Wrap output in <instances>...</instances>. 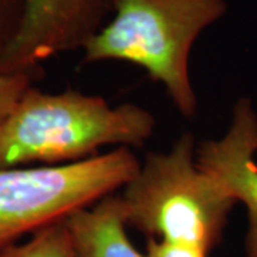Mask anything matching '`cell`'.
<instances>
[{
  "label": "cell",
  "mask_w": 257,
  "mask_h": 257,
  "mask_svg": "<svg viewBox=\"0 0 257 257\" xmlns=\"http://www.w3.org/2000/svg\"><path fill=\"white\" fill-rule=\"evenodd\" d=\"M155 126V116L135 103L113 107L100 96L32 86L0 121V169L70 165L104 146L142 147Z\"/></svg>",
  "instance_id": "6da1fadb"
},
{
  "label": "cell",
  "mask_w": 257,
  "mask_h": 257,
  "mask_svg": "<svg viewBox=\"0 0 257 257\" xmlns=\"http://www.w3.org/2000/svg\"><path fill=\"white\" fill-rule=\"evenodd\" d=\"M229 9L227 0H116L107 23L83 47V62L140 66L186 119L199 101L189 74L196 40Z\"/></svg>",
  "instance_id": "7a4b0ae2"
},
{
  "label": "cell",
  "mask_w": 257,
  "mask_h": 257,
  "mask_svg": "<svg viewBox=\"0 0 257 257\" xmlns=\"http://www.w3.org/2000/svg\"><path fill=\"white\" fill-rule=\"evenodd\" d=\"M196 139L183 133L169 152H150L120 200L126 223L149 239L192 244L210 253L237 200L196 162Z\"/></svg>",
  "instance_id": "3957f363"
},
{
  "label": "cell",
  "mask_w": 257,
  "mask_h": 257,
  "mask_svg": "<svg viewBox=\"0 0 257 257\" xmlns=\"http://www.w3.org/2000/svg\"><path fill=\"white\" fill-rule=\"evenodd\" d=\"M139 167L116 147L70 165L0 169V250L123 189Z\"/></svg>",
  "instance_id": "277c9868"
},
{
  "label": "cell",
  "mask_w": 257,
  "mask_h": 257,
  "mask_svg": "<svg viewBox=\"0 0 257 257\" xmlns=\"http://www.w3.org/2000/svg\"><path fill=\"white\" fill-rule=\"evenodd\" d=\"M116 0H29L18 36L0 60V74L42 72V64L84 45L110 19Z\"/></svg>",
  "instance_id": "5b68a950"
},
{
  "label": "cell",
  "mask_w": 257,
  "mask_h": 257,
  "mask_svg": "<svg viewBox=\"0 0 257 257\" xmlns=\"http://www.w3.org/2000/svg\"><path fill=\"white\" fill-rule=\"evenodd\" d=\"M257 111L248 97L234 103L231 121L219 139L202 142L196 162L226 186L247 210L246 257H257Z\"/></svg>",
  "instance_id": "8992f818"
},
{
  "label": "cell",
  "mask_w": 257,
  "mask_h": 257,
  "mask_svg": "<svg viewBox=\"0 0 257 257\" xmlns=\"http://www.w3.org/2000/svg\"><path fill=\"white\" fill-rule=\"evenodd\" d=\"M77 257H145L128 239L119 194L106 196L66 219Z\"/></svg>",
  "instance_id": "52a82bcc"
},
{
  "label": "cell",
  "mask_w": 257,
  "mask_h": 257,
  "mask_svg": "<svg viewBox=\"0 0 257 257\" xmlns=\"http://www.w3.org/2000/svg\"><path fill=\"white\" fill-rule=\"evenodd\" d=\"M0 257H77L66 219L37 230L25 243L0 250Z\"/></svg>",
  "instance_id": "ba28073f"
},
{
  "label": "cell",
  "mask_w": 257,
  "mask_h": 257,
  "mask_svg": "<svg viewBox=\"0 0 257 257\" xmlns=\"http://www.w3.org/2000/svg\"><path fill=\"white\" fill-rule=\"evenodd\" d=\"M42 76L43 72L0 74V121L13 110L20 97L35 86Z\"/></svg>",
  "instance_id": "9c48e42d"
},
{
  "label": "cell",
  "mask_w": 257,
  "mask_h": 257,
  "mask_svg": "<svg viewBox=\"0 0 257 257\" xmlns=\"http://www.w3.org/2000/svg\"><path fill=\"white\" fill-rule=\"evenodd\" d=\"M29 0H0V60L18 36Z\"/></svg>",
  "instance_id": "30bf717a"
},
{
  "label": "cell",
  "mask_w": 257,
  "mask_h": 257,
  "mask_svg": "<svg viewBox=\"0 0 257 257\" xmlns=\"http://www.w3.org/2000/svg\"><path fill=\"white\" fill-rule=\"evenodd\" d=\"M207 251L192 244L149 239L145 257H207Z\"/></svg>",
  "instance_id": "8fae6325"
}]
</instances>
